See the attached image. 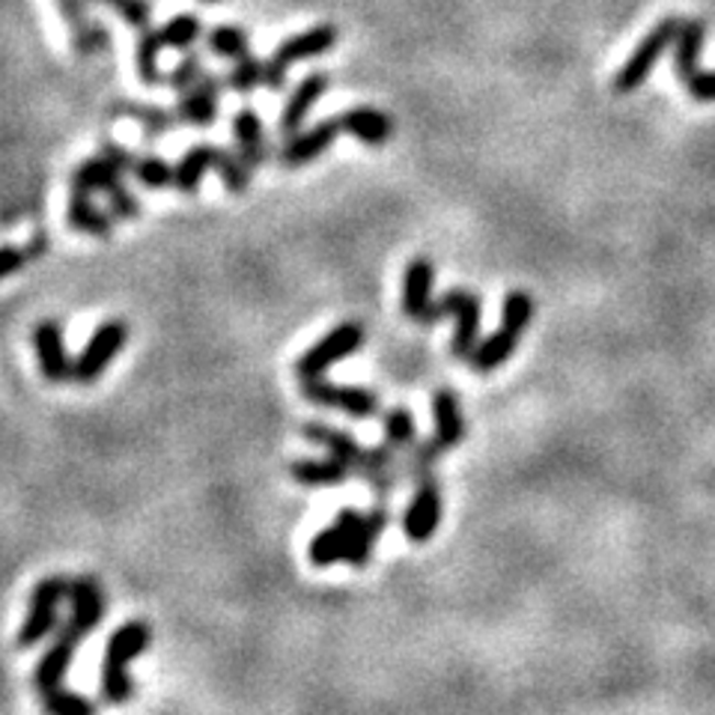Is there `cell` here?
<instances>
[{
    "mask_svg": "<svg viewBox=\"0 0 715 715\" xmlns=\"http://www.w3.org/2000/svg\"><path fill=\"white\" fill-rule=\"evenodd\" d=\"M153 644V629L146 621H129L104 644L102 659V697L108 704H125L135 695V680L129 674V664L144 656Z\"/></svg>",
    "mask_w": 715,
    "mask_h": 715,
    "instance_id": "cell-1",
    "label": "cell"
},
{
    "mask_svg": "<svg viewBox=\"0 0 715 715\" xmlns=\"http://www.w3.org/2000/svg\"><path fill=\"white\" fill-rule=\"evenodd\" d=\"M442 320H457V332L450 337V355L468 361V355L474 353V346L480 343V322H483V301H480V295L468 290L445 292L442 299L433 301L424 325H436Z\"/></svg>",
    "mask_w": 715,
    "mask_h": 715,
    "instance_id": "cell-2",
    "label": "cell"
},
{
    "mask_svg": "<svg viewBox=\"0 0 715 715\" xmlns=\"http://www.w3.org/2000/svg\"><path fill=\"white\" fill-rule=\"evenodd\" d=\"M66 593H69V579H63V576H48L33 588L27 614L21 621L19 635H15V644L21 650L36 647L60 629V602L66 600Z\"/></svg>",
    "mask_w": 715,
    "mask_h": 715,
    "instance_id": "cell-3",
    "label": "cell"
},
{
    "mask_svg": "<svg viewBox=\"0 0 715 715\" xmlns=\"http://www.w3.org/2000/svg\"><path fill=\"white\" fill-rule=\"evenodd\" d=\"M680 21L683 19H674V15H671V19H662L653 31L638 42V48L629 54V60L623 63L621 72L614 75V93L633 96L635 90H641L644 83H647V78L653 75L656 63L662 60L664 54H668V48L674 45Z\"/></svg>",
    "mask_w": 715,
    "mask_h": 715,
    "instance_id": "cell-4",
    "label": "cell"
},
{
    "mask_svg": "<svg viewBox=\"0 0 715 715\" xmlns=\"http://www.w3.org/2000/svg\"><path fill=\"white\" fill-rule=\"evenodd\" d=\"M340 40V31L334 24H316L311 31L295 33L290 40H283L275 48L269 60H266V87L269 90H280L287 83V75H290V66L299 60H313V57H322L328 54Z\"/></svg>",
    "mask_w": 715,
    "mask_h": 715,
    "instance_id": "cell-5",
    "label": "cell"
},
{
    "mask_svg": "<svg viewBox=\"0 0 715 715\" xmlns=\"http://www.w3.org/2000/svg\"><path fill=\"white\" fill-rule=\"evenodd\" d=\"M129 343V325L123 320H104L90 340L83 343L78 358H72V379L78 384H93L104 376V370L114 364V358Z\"/></svg>",
    "mask_w": 715,
    "mask_h": 715,
    "instance_id": "cell-6",
    "label": "cell"
},
{
    "mask_svg": "<svg viewBox=\"0 0 715 715\" xmlns=\"http://www.w3.org/2000/svg\"><path fill=\"white\" fill-rule=\"evenodd\" d=\"M367 340L361 322H343L337 328L325 334L316 346H311L308 353H301V358L295 361V376L299 379H313L322 376L325 370H332L334 364L346 361L349 355L358 353Z\"/></svg>",
    "mask_w": 715,
    "mask_h": 715,
    "instance_id": "cell-7",
    "label": "cell"
},
{
    "mask_svg": "<svg viewBox=\"0 0 715 715\" xmlns=\"http://www.w3.org/2000/svg\"><path fill=\"white\" fill-rule=\"evenodd\" d=\"M301 394L320 409H334V412H343V415L355 417V421H370L382 409L373 391L355 388V384H334L328 379H322V376L301 379Z\"/></svg>",
    "mask_w": 715,
    "mask_h": 715,
    "instance_id": "cell-8",
    "label": "cell"
},
{
    "mask_svg": "<svg viewBox=\"0 0 715 715\" xmlns=\"http://www.w3.org/2000/svg\"><path fill=\"white\" fill-rule=\"evenodd\" d=\"M442 487L436 477H426L415 487V495L409 501V507L403 510V534L412 543H429L436 537L438 525H442Z\"/></svg>",
    "mask_w": 715,
    "mask_h": 715,
    "instance_id": "cell-9",
    "label": "cell"
},
{
    "mask_svg": "<svg viewBox=\"0 0 715 715\" xmlns=\"http://www.w3.org/2000/svg\"><path fill=\"white\" fill-rule=\"evenodd\" d=\"M69 621L60 623V629L72 633L75 638H87V635L99 629V623L104 617V591L102 584L90 576L81 579H69Z\"/></svg>",
    "mask_w": 715,
    "mask_h": 715,
    "instance_id": "cell-10",
    "label": "cell"
},
{
    "mask_svg": "<svg viewBox=\"0 0 715 715\" xmlns=\"http://www.w3.org/2000/svg\"><path fill=\"white\" fill-rule=\"evenodd\" d=\"M343 129L337 120H322V123L311 125V129H301L295 135L283 137V144L278 149V161L287 170H299V167L311 165L320 156H325L334 146L337 135Z\"/></svg>",
    "mask_w": 715,
    "mask_h": 715,
    "instance_id": "cell-11",
    "label": "cell"
},
{
    "mask_svg": "<svg viewBox=\"0 0 715 715\" xmlns=\"http://www.w3.org/2000/svg\"><path fill=\"white\" fill-rule=\"evenodd\" d=\"M301 436L308 438L311 445H320L328 450V457H334L337 462L349 468L353 474L367 477L370 474V468H373V450L370 447L358 445L349 433H343V429H334L328 424H320V421H313V424L301 426Z\"/></svg>",
    "mask_w": 715,
    "mask_h": 715,
    "instance_id": "cell-12",
    "label": "cell"
},
{
    "mask_svg": "<svg viewBox=\"0 0 715 715\" xmlns=\"http://www.w3.org/2000/svg\"><path fill=\"white\" fill-rule=\"evenodd\" d=\"M33 349H36V364L40 373L52 384H63L72 379V358L66 353V334L60 322L45 320L33 328Z\"/></svg>",
    "mask_w": 715,
    "mask_h": 715,
    "instance_id": "cell-13",
    "label": "cell"
},
{
    "mask_svg": "<svg viewBox=\"0 0 715 715\" xmlns=\"http://www.w3.org/2000/svg\"><path fill=\"white\" fill-rule=\"evenodd\" d=\"M361 518L364 513H358V510H340L332 525L322 528L320 534L313 537L311 549H308V558H311L313 567L325 570V567H334L337 560L346 558V549H349V543H353Z\"/></svg>",
    "mask_w": 715,
    "mask_h": 715,
    "instance_id": "cell-14",
    "label": "cell"
},
{
    "mask_svg": "<svg viewBox=\"0 0 715 715\" xmlns=\"http://www.w3.org/2000/svg\"><path fill=\"white\" fill-rule=\"evenodd\" d=\"M227 87V81H221L219 75H203L191 90L179 93L177 116L179 123L194 125V129H209L215 123L221 108V90Z\"/></svg>",
    "mask_w": 715,
    "mask_h": 715,
    "instance_id": "cell-15",
    "label": "cell"
},
{
    "mask_svg": "<svg viewBox=\"0 0 715 715\" xmlns=\"http://www.w3.org/2000/svg\"><path fill=\"white\" fill-rule=\"evenodd\" d=\"M328 75L325 72H311L308 78H301L299 87L292 90L290 96H287V102H283V108H280V116H278V132L283 137L295 135V132H301V125H304V120L311 116V111L320 104V99L325 96V90H328Z\"/></svg>",
    "mask_w": 715,
    "mask_h": 715,
    "instance_id": "cell-16",
    "label": "cell"
},
{
    "mask_svg": "<svg viewBox=\"0 0 715 715\" xmlns=\"http://www.w3.org/2000/svg\"><path fill=\"white\" fill-rule=\"evenodd\" d=\"M433 290H436L433 259L415 257L403 271V313L417 325H424L426 313L433 308Z\"/></svg>",
    "mask_w": 715,
    "mask_h": 715,
    "instance_id": "cell-17",
    "label": "cell"
},
{
    "mask_svg": "<svg viewBox=\"0 0 715 715\" xmlns=\"http://www.w3.org/2000/svg\"><path fill=\"white\" fill-rule=\"evenodd\" d=\"M57 10H60L63 21L69 27L75 52L81 54V57L102 52L104 45H108V31H104L99 21L90 19L87 0H57Z\"/></svg>",
    "mask_w": 715,
    "mask_h": 715,
    "instance_id": "cell-18",
    "label": "cell"
},
{
    "mask_svg": "<svg viewBox=\"0 0 715 715\" xmlns=\"http://www.w3.org/2000/svg\"><path fill=\"white\" fill-rule=\"evenodd\" d=\"M57 638L52 641V647L42 653V659L36 662V671H33V685L45 692V689H54V685H60L69 674V668L75 662V653H78V644L81 638H75L72 633H66V629H57Z\"/></svg>",
    "mask_w": 715,
    "mask_h": 715,
    "instance_id": "cell-19",
    "label": "cell"
},
{
    "mask_svg": "<svg viewBox=\"0 0 715 715\" xmlns=\"http://www.w3.org/2000/svg\"><path fill=\"white\" fill-rule=\"evenodd\" d=\"M391 525V510H388V501H376V507L370 513H364L361 525L355 530L353 543H349V549H346V563L355 567V570H361L370 563L373 558L376 543L382 539V534Z\"/></svg>",
    "mask_w": 715,
    "mask_h": 715,
    "instance_id": "cell-20",
    "label": "cell"
},
{
    "mask_svg": "<svg viewBox=\"0 0 715 715\" xmlns=\"http://www.w3.org/2000/svg\"><path fill=\"white\" fill-rule=\"evenodd\" d=\"M337 123L346 135L358 137L367 146H384L394 137V120L379 108H349L337 116Z\"/></svg>",
    "mask_w": 715,
    "mask_h": 715,
    "instance_id": "cell-21",
    "label": "cell"
},
{
    "mask_svg": "<svg viewBox=\"0 0 715 715\" xmlns=\"http://www.w3.org/2000/svg\"><path fill=\"white\" fill-rule=\"evenodd\" d=\"M233 137H236V153L250 167H262V161L269 158V137H266V125L259 120L254 108H238L233 114Z\"/></svg>",
    "mask_w": 715,
    "mask_h": 715,
    "instance_id": "cell-22",
    "label": "cell"
},
{
    "mask_svg": "<svg viewBox=\"0 0 715 715\" xmlns=\"http://www.w3.org/2000/svg\"><path fill=\"white\" fill-rule=\"evenodd\" d=\"M66 221H69V227L83 233V236L96 238H111L116 227L111 209H102L93 200V194H83V191H72L69 206H66Z\"/></svg>",
    "mask_w": 715,
    "mask_h": 715,
    "instance_id": "cell-23",
    "label": "cell"
},
{
    "mask_svg": "<svg viewBox=\"0 0 715 715\" xmlns=\"http://www.w3.org/2000/svg\"><path fill=\"white\" fill-rule=\"evenodd\" d=\"M433 417H436V438L447 450H454L466 442L468 436V424L466 415H462V405H459L457 391H436L433 394Z\"/></svg>",
    "mask_w": 715,
    "mask_h": 715,
    "instance_id": "cell-24",
    "label": "cell"
},
{
    "mask_svg": "<svg viewBox=\"0 0 715 715\" xmlns=\"http://www.w3.org/2000/svg\"><path fill=\"white\" fill-rule=\"evenodd\" d=\"M704 40H706V24L701 19H685L680 21V31H677V40L671 45L674 52V72L680 81H689L692 75L701 69V52H704Z\"/></svg>",
    "mask_w": 715,
    "mask_h": 715,
    "instance_id": "cell-25",
    "label": "cell"
},
{
    "mask_svg": "<svg viewBox=\"0 0 715 715\" xmlns=\"http://www.w3.org/2000/svg\"><path fill=\"white\" fill-rule=\"evenodd\" d=\"M518 340H522L518 334L507 332L504 325H498V332L480 337V343L474 346V353L468 355V367H471L474 373H492V370L504 367V364L513 358Z\"/></svg>",
    "mask_w": 715,
    "mask_h": 715,
    "instance_id": "cell-26",
    "label": "cell"
},
{
    "mask_svg": "<svg viewBox=\"0 0 715 715\" xmlns=\"http://www.w3.org/2000/svg\"><path fill=\"white\" fill-rule=\"evenodd\" d=\"M292 480L304 489H332V487H346L349 477H355L349 468L337 462L334 457L328 459H299L290 466Z\"/></svg>",
    "mask_w": 715,
    "mask_h": 715,
    "instance_id": "cell-27",
    "label": "cell"
},
{
    "mask_svg": "<svg viewBox=\"0 0 715 715\" xmlns=\"http://www.w3.org/2000/svg\"><path fill=\"white\" fill-rule=\"evenodd\" d=\"M215 167V146L212 144H198L188 149L186 156L179 158L174 165V186L179 194L194 198L200 191V182L206 177L209 170Z\"/></svg>",
    "mask_w": 715,
    "mask_h": 715,
    "instance_id": "cell-28",
    "label": "cell"
},
{
    "mask_svg": "<svg viewBox=\"0 0 715 715\" xmlns=\"http://www.w3.org/2000/svg\"><path fill=\"white\" fill-rule=\"evenodd\" d=\"M120 179H123V174H120L108 158L102 156L87 158V161H81V165L75 167L72 191H83V194H108Z\"/></svg>",
    "mask_w": 715,
    "mask_h": 715,
    "instance_id": "cell-29",
    "label": "cell"
},
{
    "mask_svg": "<svg viewBox=\"0 0 715 715\" xmlns=\"http://www.w3.org/2000/svg\"><path fill=\"white\" fill-rule=\"evenodd\" d=\"M447 447L438 442L436 436L429 442H415V447H409L405 454H400V466H403V480L421 483L426 477H436L438 459L445 457Z\"/></svg>",
    "mask_w": 715,
    "mask_h": 715,
    "instance_id": "cell-30",
    "label": "cell"
},
{
    "mask_svg": "<svg viewBox=\"0 0 715 715\" xmlns=\"http://www.w3.org/2000/svg\"><path fill=\"white\" fill-rule=\"evenodd\" d=\"M165 52V42L158 36V31L153 27H144L137 31V45H135V69L137 78L146 83V87H156L161 83V66H158V57Z\"/></svg>",
    "mask_w": 715,
    "mask_h": 715,
    "instance_id": "cell-31",
    "label": "cell"
},
{
    "mask_svg": "<svg viewBox=\"0 0 715 715\" xmlns=\"http://www.w3.org/2000/svg\"><path fill=\"white\" fill-rule=\"evenodd\" d=\"M215 174L221 177L224 188H227L230 194H245L250 188V174H254V167L245 161V158L238 156V153H230L224 146H215V167H212Z\"/></svg>",
    "mask_w": 715,
    "mask_h": 715,
    "instance_id": "cell-32",
    "label": "cell"
},
{
    "mask_svg": "<svg viewBox=\"0 0 715 715\" xmlns=\"http://www.w3.org/2000/svg\"><path fill=\"white\" fill-rule=\"evenodd\" d=\"M158 36L165 42V48H174V52H188L194 42L203 36V21L194 12H179L174 19L158 27Z\"/></svg>",
    "mask_w": 715,
    "mask_h": 715,
    "instance_id": "cell-33",
    "label": "cell"
},
{
    "mask_svg": "<svg viewBox=\"0 0 715 715\" xmlns=\"http://www.w3.org/2000/svg\"><path fill=\"white\" fill-rule=\"evenodd\" d=\"M417 442L415 415L405 405H394L384 412V445H391L396 454H405Z\"/></svg>",
    "mask_w": 715,
    "mask_h": 715,
    "instance_id": "cell-34",
    "label": "cell"
},
{
    "mask_svg": "<svg viewBox=\"0 0 715 715\" xmlns=\"http://www.w3.org/2000/svg\"><path fill=\"white\" fill-rule=\"evenodd\" d=\"M206 45L209 52L215 57H224V60H238L250 54V40L248 33L242 31L238 24H219L206 33Z\"/></svg>",
    "mask_w": 715,
    "mask_h": 715,
    "instance_id": "cell-35",
    "label": "cell"
},
{
    "mask_svg": "<svg viewBox=\"0 0 715 715\" xmlns=\"http://www.w3.org/2000/svg\"><path fill=\"white\" fill-rule=\"evenodd\" d=\"M534 311H537V304H534L528 292H507L504 304H501V325L522 337L530 328V322H534Z\"/></svg>",
    "mask_w": 715,
    "mask_h": 715,
    "instance_id": "cell-36",
    "label": "cell"
},
{
    "mask_svg": "<svg viewBox=\"0 0 715 715\" xmlns=\"http://www.w3.org/2000/svg\"><path fill=\"white\" fill-rule=\"evenodd\" d=\"M132 177L137 179V186L149 188V191H165L174 186V165L161 156H137Z\"/></svg>",
    "mask_w": 715,
    "mask_h": 715,
    "instance_id": "cell-37",
    "label": "cell"
},
{
    "mask_svg": "<svg viewBox=\"0 0 715 715\" xmlns=\"http://www.w3.org/2000/svg\"><path fill=\"white\" fill-rule=\"evenodd\" d=\"M224 81H227V87L233 93H254L259 83L266 81V63L257 60L254 54H245V57L233 60V69H230Z\"/></svg>",
    "mask_w": 715,
    "mask_h": 715,
    "instance_id": "cell-38",
    "label": "cell"
},
{
    "mask_svg": "<svg viewBox=\"0 0 715 715\" xmlns=\"http://www.w3.org/2000/svg\"><path fill=\"white\" fill-rule=\"evenodd\" d=\"M40 697L42 706L52 715H90L96 710L93 701H87V697H81L72 689H63V683L40 692Z\"/></svg>",
    "mask_w": 715,
    "mask_h": 715,
    "instance_id": "cell-39",
    "label": "cell"
},
{
    "mask_svg": "<svg viewBox=\"0 0 715 715\" xmlns=\"http://www.w3.org/2000/svg\"><path fill=\"white\" fill-rule=\"evenodd\" d=\"M120 111L144 125V132L149 137L167 135V132H170V129L179 123L177 111H174V114H167L165 108H156V104H123Z\"/></svg>",
    "mask_w": 715,
    "mask_h": 715,
    "instance_id": "cell-40",
    "label": "cell"
},
{
    "mask_svg": "<svg viewBox=\"0 0 715 715\" xmlns=\"http://www.w3.org/2000/svg\"><path fill=\"white\" fill-rule=\"evenodd\" d=\"M203 75H206V69H203V57L191 52L188 57H182V60L174 66V72L167 75V83H170V90L186 93V90H191Z\"/></svg>",
    "mask_w": 715,
    "mask_h": 715,
    "instance_id": "cell-41",
    "label": "cell"
},
{
    "mask_svg": "<svg viewBox=\"0 0 715 715\" xmlns=\"http://www.w3.org/2000/svg\"><path fill=\"white\" fill-rule=\"evenodd\" d=\"M108 209H111V215H114L116 221H137L141 219V200L135 198V191H129V186H125V179H120L108 194Z\"/></svg>",
    "mask_w": 715,
    "mask_h": 715,
    "instance_id": "cell-42",
    "label": "cell"
},
{
    "mask_svg": "<svg viewBox=\"0 0 715 715\" xmlns=\"http://www.w3.org/2000/svg\"><path fill=\"white\" fill-rule=\"evenodd\" d=\"M96 3L111 7V10H114L116 15H123L125 24H132L135 31H144V27H149V21H153L149 0H96Z\"/></svg>",
    "mask_w": 715,
    "mask_h": 715,
    "instance_id": "cell-43",
    "label": "cell"
},
{
    "mask_svg": "<svg viewBox=\"0 0 715 715\" xmlns=\"http://www.w3.org/2000/svg\"><path fill=\"white\" fill-rule=\"evenodd\" d=\"M99 156L108 158L111 165L120 170V174H132V167H135V153L132 149H125V146H120L116 141H102V149H99Z\"/></svg>",
    "mask_w": 715,
    "mask_h": 715,
    "instance_id": "cell-44",
    "label": "cell"
},
{
    "mask_svg": "<svg viewBox=\"0 0 715 715\" xmlns=\"http://www.w3.org/2000/svg\"><path fill=\"white\" fill-rule=\"evenodd\" d=\"M685 90L695 102H715V72H704L697 69L689 81H685Z\"/></svg>",
    "mask_w": 715,
    "mask_h": 715,
    "instance_id": "cell-45",
    "label": "cell"
},
{
    "mask_svg": "<svg viewBox=\"0 0 715 715\" xmlns=\"http://www.w3.org/2000/svg\"><path fill=\"white\" fill-rule=\"evenodd\" d=\"M27 259H31V254H27L24 248L3 245V248H0V280L12 278L15 271L24 269V266H27Z\"/></svg>",
    "mask_w": 715,
    "mask_h": 715,
    "instance_id": "cell-46",
    "label": "cell"
},
{
    "mask_svg": "<svg viewBox=\"0 0 715 715\" xmlns=\"http://www.w3.org/2000/svg\"><path fill=\"white\" fill-rule=\"evenodd\" d=\"M203 3H221V0H203Z\"/></svg>",
    "mask_w": 715,
    "mask_h": 715,
    "instance_id": "cell-47",
    "label": "cell"
}]
</instances>
